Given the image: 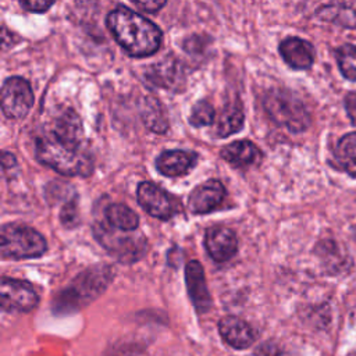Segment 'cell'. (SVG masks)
<instances>
[{
  "mask_svg": "<svg viewBox=\"0 0 356 356\" xmlns=\"http://www.w3.org/2000/svg\"><path fill=\"white\" fill-rule=\"evenodd\" d=\"M107 26L118 44L132 57L152 56L160 49V28L127 7L114 8L107 15Z\"/></svg>",
  "mask_w": 356,
  "mask_h": 356,
  "instance_id": "6da1fadb",
  "label": "cell"
},
{
  "mask_svg": "<svg viewBox=\"0 0 356 356\" xmlns=\"http://www.w3.org/2000/svg\"><path fill=\"white\" fill-rule=\"evenodd\" d=\"M35 154L39 163L61 175L86 177L93 170V160L83 145H74L51 134L36 139Z\"/></svg>",
  "mask_w": 356,
  "mask_h": 356,
  "instance_id": "7a4b0ae2",
  "label": "cell"
},
{
  "mask_svg": "<svg viewBox=\"0 0 356 356\" xmlns=\"http://www.w3.org/2000/svg\"><path fill=\"white\" fill-rule=\"evenodd\" d=\"M113 280V270L103 264L86 268L54 299V310L70 313L95 300Z\"/></svg>",
  "mask_w": 356,
  "mask_h": 356,
  "instance_id": "3957f363",
  "label": "cell"
},
{
  "mask_svg": "<svg viewBox=\"0 0 356 356\" xmlns=\"http://www.w3.org/2000/svg\"><path fill=\"white\" fill-rule=\"evenodd\" d=\"M46 239L33 228L21 224H4L0 229L3 259L22 260L39 257L46 252Z\"/></svg>",
  "mask_w": 356,
  "mask_h": 356,
  "instance_id": "277c9868",
  "label": "cell"
},
{
  "mask_svg": "<svg viewBox=\"0 0 356 356\" xmlns=\"http://www.w3.org/2000/svg\"><path fill=\"white\" fill-rule=\"evenodd\" d=\"M264 108L270 118L292 132H302L309 127L310 117L303 103L284 89L270 90L264 100Z\"/></svg>",
  "mask_w": 356,
  "mask_h": 356,
  "instance_id": "5b68a950",
  "label": "cell"
},
{
  "mask_svg": "<svg viewBox=\"0 0 356 356\" xmlns=\"http://www.w3.org/2000/svg\"><path fill=\"white\" fill-rule=\"evenodd\" d=\"M125 232V231H124ZM121 234L114 227H107L104 222H97L95 235L102 246L121 263H134L145 256L147 241L140 234Z\"/></svg>",
  "mask_w": 356,
  "mask_h": 356,
  "instance_id": "8992f818",
  "label": "cell"
},
{
  "mask_svg": "<svg viewBox=\"0 0 356 356\" xmlns=\"http://www.w3.org/2000/svg\"><path fill=\"white\" fill-rule=\"evenodd\" d=\"M0 100L4 115L13 120H19L29 113L33 104V92L26 79L11 76L7 78L1 86Z\"/></svg>",
  "mask_w": 356,
  "mask_h": 356,
  "instance_id": "52a82bcc",
  "label": "cell"
},
{
  "mask_svg": "<svg viewBox=\"0 0 356 356\" xmlns=\"http://www.w3.org/2000/svg\"><path fill=\"white\" fill-rule=\"evenodd\" d=\"M39 303V295L33 286L22 280L3 277L0 284V305L4 312L28 313Z\"/></svg>",
  "mask_w": 356,
  "mask_h": 356,
  "instance_id": "ba28073f",
  "label": "cell"
},
{
  "mask_svg": "<svg viewBox=\"0 0 356 356\" xmlns=\"http://www.w3.org/2000/svg\"><path fill=\"white\" fill-rule=\"evenodd\" d=\"M136 197L140 207L156 218L170 220L178 211L175 199L153 182H140L136 189Z\"/></svg>",
  "mask_w": 356,
  "mask_h": 356,
  "instance_id": "9c48e42d",
  "label": "cell"
},
{
  "mask_svg": "<svg viewBox=\"0 0 356 356\" xmlns=\"http://www.w3.org/2000/svg\"><path fill=\"white\" fill-rule=\"evenodd\" d=\"M225 188L218 179H209L197 185L188 197V207L193 214H206L221 206Z\"/></svg>",
  "mask_w": 356,
  "mask_h": 356,
  "instance_id": "30bf717a",
  "label": "cell"
},
{
  "mask_svg": "<svg viewBox=\"0 0 356 356\" xmlns=\"http://www.w3.org/2000/svg\"><path fill=\"white\" fill-rule=\"evenodd\" d=\"M204 248L214 261L222 263L229 260L236 253L238 239L232 229L222 225H216L206 231Z\"/></svg>",
  "mask_w": 356,
  "mask_h": 356,
  "instance_id": "8fae6325",
  "label": "cell"
},
{
  "mask_svg": "<svg viewBox=\"0 0 356 356\" xmlns=\"http://www.w3.org/2000/svg\"><path fill=\"white\" fill-rule=\"evenodd\" d=\"M185 281L188 295L197 313H207L211 307V296L206 284L203 267L199 261L192 260L185 267Z\"/></svg>",
  "mask_w": 356,
  "mask_h": 356,
  "instance_id": "7c38bea8",
  "label": "cell"
},
{
  "mask_svg": "<svg viewBox=\"0 0 356 356\" xmlns=\"http://www.w3.org/2000/svg\"><path fill=\"white\" fill-rule=\"evenodd\" d=\"M218 332L225 343L238 350L252 346L256 339L250 324L236 316L222 317L218 321Z\"/></svg>",
  "mask_w": 356,
  "mask_h": 356,
  "instance_id": "4fadbf2b",
  "label": "cell"
},
{
  "mask_svg": "<svg viewBox=\"0 0 356 356\" xmlns=\"http://www.w3.org/2000/svg\"><path fill=\"white\" fill-rule=\"evenodd\" d=\"M197 163V154L188 150H165L156 159V168L165 177H181L188 174Z\"/></svg>",
  "mask_w": 356,
  "mask_h": 356,
  "instance_id": "5bb4252c",
  "label": "cell"
},
{
  "mask_svg": "<svg viewBox=\"0 0 356 356\" xmlns=\"http://www.w3.org/2000/svg\"><path fill=\"white\" fill-rule=\"evenodd\" d=\"M280 53L285 63L295 70H307L314 61V47L300 38H286L280 43Z\"/></svg>",
  "mask_w": 356,
  "mask_h": 356,
  "instance_id": "9a60e30c",
  "label": "cell"
},
{
  "mask_svg": "<svg viewBox=\"0 0 356 356\" xmlns=\"http://www.w3.org/2000/svg\"><path fill=\"white\" fill-rule=\"evenodd\" d=\"M221 159L234 167H250L256 165L261 160L260 149L250 140H234L225 145L220 152Z\"/></svg>",
  "mask_w": 356,
  "mask_h": 356,
  "instance_id": "2e32d148",
  "label": "cell"
},
{
  "mask_svg": "<svg viewBox=\"0 0 356 356\" xmlns=\"http://www.w3.org/2000/svg\"><path fill=\"white\" fill-rule=\"evenodd\" d=\"M51 135L56 138L74 143V145H82V124L79 117L72 110H65L54 122V128Z\"/></svg>",
  "mask_w": 356,
  "mask_h": 356,
  "instance_id": "e0dca14e",
  "label": "cell"
},
{
  "mask_svg": "<svg viewBox=\"0 0 356 356\" xmlns=\"http://www.w3.org/2000/svg\"><path fill=\"white\" fill-rule=\"evenodd\" d=\"M107 222L115 229L134 232L139 225V216L122 203H113L104 211Z\"/></svg>",
  "mask_w": 356,
  "mask_h": 356,
  "instance_id": "ac0fdd59",
  "label": "cell"
},
{
  "mask_svg": "<svg viewBox=\"0 0 356 356\" xmlns=\"http://www.w3.org/2000/svg\"><path fill=\"white\" fill-rule=\"evenodd\" d=\"M243 120H245V115H243L241 104L238 102L229 103L221 111V114L216 122L214 132L218 138L229 136L231 134L238 132L243 127Z\"/></svg>",
  "mask_w": 356,
  "mask_h": 356,
  "instance_id": "d6986e66",
  "label": "cell"
},
{
  "mask_svg": "<svg viewBox=\"0 0 356 356\" xmlns=\"http://www.w3.org/2000/svg\"><path fill=\"white\" fill-rule=\"evenodd\" d=\"M334 157L341 170L356 178V132L346 134L339 139Z\"/></svg>",
  "mask_w": 356,
  "mask_h": 356,
  "instance_id": "ffe728a7",
  "label": "cell"
},
{
  "mask_svg": "<svg viewBox=\"0 0 356 356\" xmlns=\"http://www.w3.org/2000/svg\"><path fill=\"white\" fill-rule=\"evenodd\" d=\"M317 14L323 19H328L346 28L356 29V3L328 4L321 7Z\"/></svg>",
  "mask_w": 356,
  "mask_h": 356,
  "instance_id": "44dd1931",
  "label": "cell"
},
{
  "mask_svg": "<svg viewBox=\"0 0 356 356\" xmlns=\"http://www.w3.org/2000/svg\"><path fill=\"white\" fill-rule=\"evenodd\" d=\"M150 78L154 81V83L164 88H177L178 79H182L184 75L181 74V68L178 64H172L171 60H165L153 65V74L150 75Z\"/></svg>",
  "mask_w": 356,
  "mask_h": 356,
  "instance_id": "7402d4cb",
  "label": "cell"
},
{
  "mask_svg": "<svg viewBox=\"0 0 356 356\" xmlns=\"http://www.w3.org/2000/svg\"><path fill=\"white\" fill-rule=\"evenodd\" d=\"M337 60L342 75L356 81V44H343L337 51Z\"/></svg>",
  "mask_w": 356,
  "mask_h": 356,
  "instance_id": "603a6c76",
  "label": "cell"
},
{
  "mask_svg": "<svg viewBox=\"0 0 356 356\" xmlns=\"http://www.w3.org/2000/svg\"><path fill=\"white\" fill-rule=\"evenodd\" d=\"M214 117H216L214 107L206 100H199L192 107V111L189 115V122L193 127H207V125L213 124Z\"/></svg>",
  "mask_w": 356,
  "mask_h": 356,
  "instance_id": "cb8c5ba5",
  "label": "cell"
},
{
  "mask_svg": "<svg viewBox=\"0 0 356 356\" xmlns=\"http://www.w3.org/2000/svg\"><path fill=\"white\" fill-rule=\"evenodd\" d=\"M143 121L152 131H156V132H164L167 128L164 115L159 108L157 103L152 106H146V108L143 110Z\"/></svg>",
  "mask_w": 356,
  "mask_h": 356,
  "instance_id": "d4e9b609",
  "label": "cell"
},
{
  "mask_svg": "<svg viewBox=\"0 0 356 356\" xmlns=\"http://www.w3.org/2000/svg\"><path fill=\"white\" fill-rule=\"evenodd\" d=\"M60 220L64 227L67 228H74L75 225L79 224V213L75 204V200H71L64 204L60 213Z\"/></svg>",
  "mask_w": 356,
  "mask_h": 356,
  "instance_id": "484cf974",
  "label": "cell"
},
{
  "mask_svg": "<svg viewBox=\"0 0 356 356\" xmlns=\"http://www.w3.org/2000/svg\"><path fill=\"white\" fill-rule=\"evenodd\" d=\"M22 8L31 13H43L47 8L53 6V1H44V0H24L19 3Z\"/></svg>",
  "mask_w": 356,
  "mask_h": 356,
  "instance_id": "4316f807",
  "label": "cell"
},
{
  "mask_svg": "<svg viewBox=\"0 0 356 356\" xmlns=\"http://www.w3.org/2000/svg\"><path fill=\"white\" fill-rule=\"evenodd\" d=\"M345 108L350 121L356 125V92H350L345 97Z\"/></svg>",
  "mask_w": 356,
  "mask_h": 356,
  "instance_id": "83f0119b",
  "label": "cell"
},
{
  "mask_svg": "<svg viewBox=\"0 0 356 356\" xmlns=\"http://www.w3.org/2000/svg\"><path fill=\"white\" fill-rule=\"evenodd\" d=\"M135 7H138L140 11L146 13H157L163 6H165V1H135Z\"/></svg>",
  "mask_w": 356,
  "mask_h": 356,
  "instance_id": "f1b7e54d",
  "label": "cell"
}]
</instances>
